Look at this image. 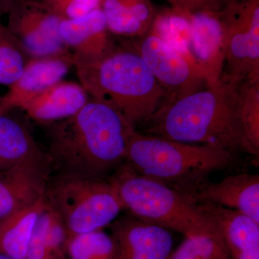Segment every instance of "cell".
Instances as JSON below:
<instances>
[{"instance_id":"obj_27","label":"cell","mask_w":259,"mask_h":259,"mask_svg":"<svg viewBox=\"0 0 259 259\" xmlns=\"http://www.w3.org/2000/svg\"><path fill=\"white\" fill-rule=\"evenodd\" d=\"M63 19H74L101 8L102 0H41Z\"/></svg>"},{"instance_id":"obj_29","label":"cell","mask_w":259,"mask_h":259,"mask_svg":"<svg viewBox=\"0 0 259 259\" xmlns=\"http://www.w3.org/2000/svg\"><path fill=\"white\" fill-rule=\"evenodd\" d=\"M23 0H0V16L8 14L15 5Z\"/></svg>"},{"instance_id":"obj_6","label":"cell","mask_w":259,"mask_h":259,"mask_svg":"<svg viewBox=\"0 0 259 259\" xmlns=\"http://www.w3.org/2000/svg\"><path fill=\"white\" fill-rule=\"evenodd\" d=\"M44 198L60 217L69 237L103 230L124 210L109 177L52 174Z\"/></svg>"},{"instance_id":"obj_23","label":"cell","mask_w":259,"mask_h":259,"mask_svg":"<svg viewBox=\"0 0 259 259\" xmlns=\"http://www.w3.org/2000/svg\"><path fill=\"white\" fill-rule=\"evenodd\" d=\"M237 117L250 154L259 153V81L240 83Z\"/></svg>"},{"instance_id":"obj_9","label":"cell","mask_w":259,"mask_h":259,"mask_svg":"<svg viewBox=\"0 0 259 259\" xmlns=\"http://www.w3.org/2000/svg\"><path fill=\"white\" fill-rule=\"evenodd\" d=\"M8 28L30 57L64 55L71 51L59 35L64 19L41 0H23L9 13Z\"/></svg>"},{"instance_id":"obj_18","label":"cell","mask_w":259,"mask_h":259,"mask_svg":"<svg viewBox=\"0 0 259 259\" xmlns=\"http://www.w3.org/2000/svg\"><path fill=\"white\" fill-rule=\"evenodd\" d=\"M101 8L110 33L128 38L144 35L157 12L151 0H102Z\"/></svg>"},{"instance_id":"obj_1","label":"cell","mask_w":259,"mask_h":259,"mask_svg":"<svg viewBox=\"0 0 259 259\" xmlns=\"http://www.w3.org/2000/svg\"><path fill=\"white\" fill-rule=\"evenodd\" d=\"M134 126L95 99L74 115L54 122L47 151L52 174L108 178L126 161Z\"/></svg>"},{"instance_id":"obj_8","label":"cell","mask_w":259,"mask_h":259,"mask_svg":"<svg viewBox=\"0 0 259 259\" xmlns=\"http://www.w3.org/2000/svg\"><path fill=\"white\" fill-rule=\"evenodd\" d=\"M122 47L139 54L156 81L169 96V101L208 87L189 61L152 33L133 38ZM168 101V102H169Z\"/></svg>"},{"instance_id":"obj_2","label":"cell","mask_w":259,"mask_h":259,"mask_svg":"<svg viewBox=\"0 0 259 259\" xmlns=\"http://www.w3.org/2000/svg\"><path fill=\"white\" fill-rule=\"evenodd\" d=\"M241 83L222 76L214 84L166 102L144 122L146 134L249 153L237 117Z\"/></svg>"},{"instance_id":"obj_12","label":"cell","mask_w":259,"mask_h":259,"mask_svg":"<svg viewBox=\"0 0 259 259\" xmlns=\"http://www.w3.org/2000/svg\"><path fill=\"white\" fill-rule=\"evenodd\" d=\"M117 259H168L173 238L169 230L126 214L109 226Z\"/></svg>"},{"instance_id":"obj_17","label":"cell","mask_w":259,"mask_h":259,"mask_svg":"<svg viewBox=\"0 0 259 259\" xmlns=\"http://www.w3.org/2000/svg\"><path fill=\"white\" fill-rule=\"evenodd\" d=\"M90 95L81 83L61 81L48 88L21 109L32 120L54 123L79 111Z\"/></svg>"},{"instance_id":"obj_14","label":"cell","mask_w":259,"mask_h":259,"mask_svg":"<svg viewBox=\"0 0 259 259\" xmlns=\"http://www.w3.org/2000/svg\"><path fill=\"white\" fill-rule=\"evenodd\" d=\"M195 203L210 202L246 214L259 223L258 175H229L218 182H206L185 194Z\"/></svg>"},{"instance_id":"obj_11","label":"cell","mask_w":259,"mask_h":259,"mask_svg":"<svg viewBox=\"0 0 259 259\" xmlns=\"http://www.w3.org/2000/svg\"><path fill=\"white\" fill-rule=\"evenodd\" d=\"M223 9L190 13L191 55L208 86L221 79L224 70L226 23Z\"/></svg>"},{"instance_id":"obj_21","label":"cell","mask_w":259,"mask_h":259,"mask_svg":"<svg viewBox=\"0 0 259 259\" xmlns=\"http://www.w3.org/2000/svg\"><path fill=\"white\" fill-rule=\"evenodd\" d=\"M42 151L23 122L8 112L0 115V172Z\"/></svg>"},{"instance_id":"obj_4","label":"cell","mask_w":259,"mask_h":259,"mask_svg":"<svg viewBox=\"0 0 259 259\" xmlns=\"http://www.w3.org/2000/svg\"><path fill=\"white\" fill-rule=\"evenodd\" d=\"M233 152L208 144H192L130 131L126 163L143 176L190 194L209 182L211 174L227 169Z\"/></svg>"},{"instance_id":"obj_10","label":"cell","mask_w":259,"mask_h":259,"mask_svg":"<svg viewBox=\"0 0 259 259\" xmlns=\"http://www.w3.org/2000/svg\"><path fill=\"white\" fill-rule=\"evenodd\" d=\"M51 175L44 151L0 172V220L42 198Z\"/></svg>"},{"instance_id":"obj_19","label":"cell","mask_w":259,"mask_h":259,"mask_svg":"<svg viewBox=\"0 0 259 259\" xmlns=\"http://www.w3.org/2000/svg\"><path fill=\"white\" fill-rule=\"evenodd\" d=\"M68 238L60 217L47 204L34 227L25 259H66Z\"/></svg>"},{"instance_id":"obj_13","label":"cell","mask_w":259,"mask_h":259,"mask_svg":"<svg viewBox=\"0 0 259 259\" xmlns=\"http://www.w3.org/2000/svg\"><path fill=\"white\" fill-rule=\"evenodd\" d=\"M73 66V54L30 58L23 72L0 97V115L22 109L48 88L62 81Z\"/></svg>"},{"instance_id":"obj_5","label":"cell","mask_w":259,"mask_h":259,"mask_svg":"<svg viewBox=\"0 0 259 259\" xmlns=\"http://www.w3.org/2000/svg\"><path fill=\"white\" fill-rule=\"evenodd\" d=\"M123 209L139 219L185 237L209 235L222 238L215 225L182 192L137 173L124 163L109 177Z\"/></svg>"},{"instance_id":"obj_26","label":"cell","mask_w":259,"mask_h":259,"mask_svg":"<svg viewBox=\"0 0 259 259\" xmlns=\"http://www.w3.org/2000/svg\"><path fill=\"white\" fill-rule=\"evenodd\" d=\"M168 259H232L223 239L209 235L186 237Z\"/></svg>"},{"instance_id":"obj_16","label":"cell","mask_w":259,"mask_h":259,"mask_svg":"<svg viewBox=\"0 0 259 259\" xmlns=\"http://www.w3.org/2000/svg\"><path fill=\"white\" fill-rule=\"evenodd\" d=\"M102 8L74 19H64L59 35L75 57L83 59L101 58L115 47Z\"/></svg>"},{"instance_id":"obj_30","label":"cell","mask_w":259,"mask_h":259,"mask_svg":"<svg viewBox=\"0 0 259 259\" xmlns=\"http://www.w3.org/2000/svg\"><path fill=\"white\" fill-rule=\"evenodd\" d=\"M0 259H15V258H11V257L8 256V255L2 254V253H0Z\"/></svg>"},{"instance_id":"obj_22","label":"cell","mask_w":259,"mask_h":259,"mask_svg":"<svg viewBox=\"0 0 259 259\" xmlns=\"http://www.w3.org/2000/svg\"><path fill=\"white\" fill-rule=\"evenodd\" d=\"M148 32L185 57L199 73L191 55L190 13L172 7L156 12Z\"/></svg>"},{"instance_id":"obj_20","label":"cell","mask_w":259,"mask_h":259,"mask_svg":"<svg viewBox=\"0 0 259 259\" xmlns=\"http://www.w3.org/2000/svg\"><path fill=\"white\" fill-rule=\"evenodd\" d=\"M47 207L44 197L35 204L0 220V253L25 259L37 218Z\"/></svg>"},{"instance_id":"obj_25","label":"cell","mask_w":259,"mask_h":259,"mask_svg":"<svg viewBox=\"0 0 259 259\" xmlns=\"http://www.w3.org/2000/svg\"><path fill=\"white\" fill-rule=\"evenodd\" d=\"M30 58L14 34L0 22V84L14 82Z\"/></svg>"},{"instance_id":"obj_7","label":"cell","mask_w":259,"mask_h":259,"mask_svg":"<svg viewBox=\"0 0 259 259\" xmlns=\"http://www.w3.org/2000/svg\"><path fill=\"white\" fill-rule=\"evenodd\" d=\"M226 23L223 76L236 82L259 81V0H231Z\"/></svg>"},{"instance_id":"obj_3","label":"cell","mask_w":259,"mask_h":259,"mask_svg":"<svg viewBox=\"0 0 259 259\" xmlns=\"http://www.w3.org/2000/svg\"><path fill=\"white\" fill-rule=\"evenodd\" d=\"M73 66L92 98L110 105L134 127L169 101L142 58L127 48L115 47L95 59L73 55Z\"/></svg>"},{"instance_id":"obj_15","label":"cell","mask_w":259,"mask_h":259,"mask_svg":"<svg viewBox=\"0 0 259 259\" xmlns=\"http://www.w3.org/2000/svg\"><path fill=\"white\" fill-rule=\"evenodd\" d=\"M215 225L232 259H259V223L243 213L210 202H197Z\"/></svg>"},{"instance_id":"obj_28","label":"cell","mask_w":259,"mask_h":259,"mask_svg":"<svg viewBox=\"0 0 259 259\" xmlns=\"http://www.w3.org/2000/svg\"><path fill=\"white\" fill-rule=\"evenodd\" d=\"M172 8L190 13L201 11H220L231 0H166Z\"/></svg>"},{"instance_id":"obj_24","label":"cell","mask_w":259,"mask_h":259,"mask_svg":"<svg viewBox=\"0 0 259 259\" xmlns=\"http://www.w3.org/2000/svg\"><path fill=\"white\" fill-rule=\"evenodd\" d=\"M66 256L69 259H117L113 238L103 230L69 237Z\"/></svg>"}]
</instances>
